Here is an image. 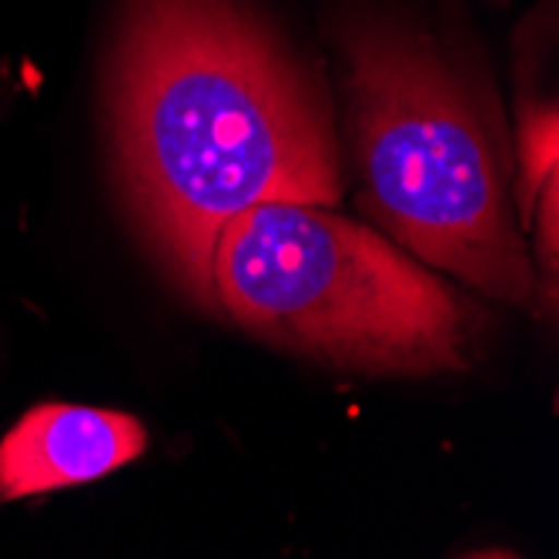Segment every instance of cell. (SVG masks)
Returning a JSON list of instances; mask_svg holds the SVG:
<instances>
[{"mask_svg": "<svg viewBox=\"0 0 559 559\" xmlns=\"http://www.w3.org/2000/svg\"><path fill=\"white\" fill-rule=\"evenodd\" d=\"M520 162H523L520 212H523V222H530L539 191L556 178V165H559V121H556V105L530 108L526 111L523 134H520Z\"/></svg>", "mask_w": 559, "mask_h": 559, "instance_id": "cell-5", "label": "cell"}, {"mask_svg": "<svg viewBox=\"0 0 559 559\" xmlns=\"http://www.w3.org/2000/svg\"><path fill=\"white\" fill-rule=\"evenodd\" d=\"M212 285L241 329L335 366H466L469 305L379 231L312 201H265L235 215L215 245Z\"/></svg>", "mask_w": 559, "mask_h": 559, "instance_id": "cell-3", "label": "cell"}, {"mask_svg": "<svg viewBox=\"0 0 559 559\" xmlns=\"http://www.w3.org/2000/svg\"><path fill=\"white\" fill-rule=\"evenodd\" d=\"M147 445L134 416L37 405L0 442V499H24L50 489L91 483L138 460Z\"/></svg>", "mask_w": 559, "mask_h": 559, "instance_id": "cell-4", "label": "cell"}, {"mask_svg": "<svg viewBox=\"0 0 559 559\" xmlns=\"http://www.w3.org/2000/svg\"><path fill=\"white\" fill-rule=\"evenodd\" d=\"M345 50L366 209L416 259L496 298L526 301L533 269L486 100L409 31L355 27Z\"/></svg>", "mask_w": 559, "mask_h": 559, "instance_id": "cell-2", "label": "cell"}, {"mask_svg": "<svg viewBox=\"0 0 559 559\" xmlns=\"http://www.w3.org/2000/svg\"><path fill=\"white\" fill-rule=\"evenodd\" d=\"M556 198H559V181L552 178L536 198V209L543 215V222L536 218V238H543V259L549 265H556ZM536 209H533V215H536Z\"/></svg>", "mask_w": 559, "mask_h": 559, "instance_id": "cell-6", "label": "cell"}, {"mask_svg": "<svg viewBox=\"0 0 559 559\" xmlns=\"http://www.w3.org/2000/svg\"><path fill=\"white\" fill-rule=\"evenodd\" d=\"M111 111L131 205L205 305H215V245L235 215L342 198L325 105L238 0H128Z\"/></svg>", "mask_w": 559, "mask_h": 559, "instance_id": "cell-1", "label": "cell"}]
</instances>
